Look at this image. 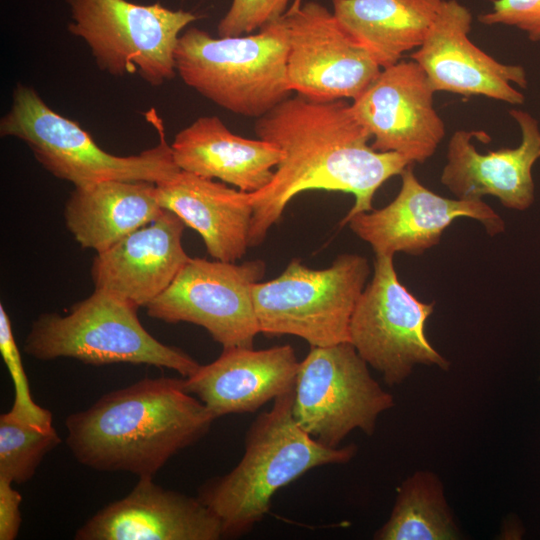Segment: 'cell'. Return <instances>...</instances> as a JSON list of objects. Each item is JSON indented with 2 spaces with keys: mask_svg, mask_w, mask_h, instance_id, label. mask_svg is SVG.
I'll return each instance as SVG.
<instances>
[{
  "mask_svg": "<svg viewBox=\"0 0 540 540\" xmlns=\"http://www.w3.org/2000/svg\"><path fill=\"white\" fill-rule=\"evenodd\" d=\"M259 139L274 143L282 157L272 180L247 193L252 206L249 247L258 246L299 193L325 190L350 193L355 202L342 220L373 209L376 191L412 163L396 152L368 145L370 133L345 99L314 101L289 96L256 119Z\"/></svg>",
  "mask_w": 540,
  "mask_h": 540,
  "instance_id": "cell-1",
  "label": "cell"
},
{
  "mask_svg": "<svg viewBox=\"0 0 540 540\" xmlns=\"http://www.w3.org/2000/svg\"><path fill=\"white\" fill-rule=\"evenodd\" d=\"M214 420L186 391L184 379L146 377L67 416L66 443L91 469L154 477L171 457L203 438Z\"/></svg>",
  "mask_w": 540,
  "mask_h": 540,
  "instance_id": "cell-2",
  "label": "cell"
},
{
  "mask_svg": "<svg viewBox=\"0 0 540 540\" xmlns=\"http://www.w3.org/2000/svg\"><path fill=\"white\" fill-rule=\"evenodd\" d=\"M294 389L274 399L272 408L251 423L239 463L207 480L198 499L221 523L223 538H238L269 512L273 495L307 471L345 464L357 446L328 447L298 426L292 415Z\"/></svg>",
  "mask_w": 540,
  "mask_h": 540,
  "instance_id": "cell-3",
  "label": "cell"
},
{
  "mask_svg": "<svg viewBox=\"0 0 540 540\" xmlns=\"http://www.w3.org/2000/svg\"><path fill=\"white\" fill-rule=\"evenodd\" d=\"M288 28L284 15L258 33L212 37L189 27L175 50L182 81L219 107L260 118L290 96Z\"/></svg>",
  "mask_w": 540,
  "mask_h": 540,
  "instance_id": "cell-4",
  "label": "cell"
},
{
  "mask_svg": "<svg viewBox=\"0 0 540 540\" xmlns=\"http://www.w3.org/2000/svg\"><path fill=\"white\" fill-rule=\"evenodd\" d=\"M147 118L159 143L137 155L117 156L103 150L78 122L54 111L31 86L18 83L9 110L0 119V135L23 141L39 164L75 187L108 180L162 182L180 169L167 143L162 120L154 110Z\"/></svg>",
  "mask_w": 540,
  "mask_h": 540,
  "instance_id": "cell-5",
  "label": "cell"
},
{
  "mask_svg": "<svg viewBox=\"0 0 540 540\" xmlns=\"http://www.w3.org/2000/svg\"><path fill=\"white\" fill-rule=\"evenodd\" d=\"M135 304L95 289L67 315L44 313L32 324L24 351L42 361L73 358L86 364H146L189 377L200 364L184 351L154 338Z\"/></svg>",
  "mask_w": 540,
  "mask_h": 540,
  "instance_id": "cell-6",
  "label": "cell"
},
{
  "mask_svg": "<svg viewBox=\"0 0 540 540\" xmlns=\"http://www.w3.org/2000/svg\"><path fill=\"white\" fill-rule=\"evenodd\" d=\"M369 275L368 260L358 254H340L323 269L293 259L278 277L253 287L260 333L297 336L311 346L349 341L351 316Z\"/></svg>",
  "mask_w": 540,
  "mask_h": 540,
  "instance_id": "cell-7",
  "label": "cell"
},
{
  "mask_svg": "<svg viewBox=\"0 0 540 540\" xmlns=\"http://www.w3.org/2000/svg\"><path fill=\"white\" fill-rule=\"evenodd\" d=\"M68 31L88 46L97 67L114 77L138 74L160 86L177 74L175 50L184 28L200 18L160 2L66 0Z\"/></svg>",
  "mask_w": 540,
  "mask_h": 540,
  "instance_id": "cell-8",
  "label": "cell"
},
{
  "mask_svg": "<svg viewBox=\"0 0 540 540\" xmlns=\"http://www.w3.org/2000/svg\"><path fill=\"white\" fill-rule=\"evenodd\" d=\"M393 406V396L373 379L349 341L311 346L299 362L292 415L323 445L338 447L354 429L372 435L379 415Z\"/></svg>",
  "mask_w": 540,
  "mask_h": 540,
  "instance_id": "cell-9",
  "label": "cell"
},
{
  "mask_svg": "<svg viewBox=\"0 0 540 540\" xmlns=\"http://www.w3.org/2000/svg\"><path fill=\"white\" fill-rule=\"evenodd\" d=\"M393 257L375 255L373 277L362 291L349 325V342L388 386L403 383L417 364L449 369L448 360L425 333L434 303L418 300L400 282Z\"/></svg>",
  "mask_w": 540,
  "mask_h": 540,
  "instance_id": "cell-10",
  "label": "cell"
},
{
  "mask_svg": "<svg viewBox=\"0 0 540 540\" xmlns=\"http://www.w3.org/2000/svg\"><path fill=\"white\" fill-rule=\"evenodd\" d=\"M265 274L261 260L242 264L191 258L170 286L145 308L167 323L203 327L223 348H253L260 333L253 287Z\"/></svg>",
  "mask_w": 540,
  "mask_h": 540,
  "instance_id": "cell-11",
  "label": "cell"
},
{
  "mask_svg": "<svg viewBox=\"0 0 540 540\" xmlns=\"http://www.w3.org/2000/svg\"><path fill=\"white\" fill-rule=\"evenodd\" d=\"M284 17L292 92L314 101L354 100L380 73L369 52L324 5L297 0Z\"/></svg>",
  "mask_w": 540,
  "mask_h": 540,
  "instance_id": "cell-12",
  "label": "cell"
},
{
  "mask_svg": "<svg viewBox=\"0 0 540 540\" xmlns=\"http://www.w3.org/2000/svg\"><path fill=\"white\" fill-rule=\"evenodd\" d=\"M434 90L414 60L382 68L353 100L351 109L370 133L371 147L396 152L413 163L433 156L445 135V125L434 108Z\"/></svg>",
  "mask_w": 540,
  "mask_h": 540,
  "instance_id": "cell-13",
  "label": "cell"
},
{
  "mask_svg": "<svg viewBox=\"0 0 540 540\" xmlns=\"http://www.w3.org/2000/svg\"><path fill=\"white\" fill-rule=\"evenodd\" d=\"M400 175L401 188L392 202L341 222L367 242L375 255H421L436 246L445 229L459 217L479 221L491 236L505 231L503 219L482 199L440 196L419 182L411 165Z\"/></svg>",
  "mask_w": 540,
  "mask_h": 540,
  "instance_id": "cell-14",
  "label": "cell"
},
{
  "mask_svg": "<svg viewBox=\"0 0 540 540\" xmlns=\"http://www.w3.org/2000/svg\"><path fill=\"white\" fill-rule=\"evenodd\" d=\"M472 14L457 0H444L423 43L411 54L434 90L463 96L482 95L512 105L524 103L513 87H527L522 66L503 64L469 38Z\"/></svg>",
  "mask_w": 540,
  "mask_h": 540,
  "instance_id": "cell-15",
  "label": "cell"
},
{
  "mask_svg": "<svg viewBox=\"0 0 540 540\" xmlns=\"http://www.w3.org/2000/svg\"><path fill=\"white\" fill-rule=\"evenodd\" d=\"M521 131V143L486 154L472 143L480 131H455L448 143L441 183L458 199H482L491 195L509 209L523 211L534 202L532 167L540 158V128L528 112L511 109Z\"/></svg>",
  "mask_w": 540,
  "mask_h": 540,
  "instance_id": "cell-16",
  "label": "cell"
},
{
  "mask_svg": "<svg viewBox=\"0 0 540 540\" xmlns=\"http://www.w3.org/2000/svg\"><path fill=\"white\" fill-rule=\"evenodd\" d=\"M76 540H218V518L198 497L165 489L140 477L125 497L93 515Z\"/></svg>",
  "mask_w": 540,
  "mask_h": 540,
  "instance_id": "cell-17",
  "label": "cell"
},
{
  "mask_svg": "<svg viewBox=\"0 0 540 540\" xmlns=\"http://www.w3.org/2000/svg\"><path fill=\"white\" fill-rule=\"evenodd\" d=\"M185 226L175 213L163 209L151 223L96 253L91 266L95 289L146 307L191 259L182 244Z\"/></svg>",
  "mask_w": 540,
  "mask_h": 540,
  "instance_id": "cell-18",
  "label": "cell"
},
{
  "mask_svg": "<svg viewBox=\"0 0 540 540\" xmlns=\"http://www.w3.org/2000/svg\"><path fill=\"white\" fill-rule=\"evenodd\" d=\"M299 361L291 345L255 350L223 348L221 355L184 379L213 417L255 412L294 389Z\"/></svg>",
  "mask_w": 540,
  "mask_h": 540,
  "instance_id": "cell-19",
  "label": "cell"
},
{
  "mask_svg": "<svg viewBox=\"0 0 540 540\" xmlns=\"http://www.w3.org/2000/svg\"><path fill=\"white\" fill-rule=\"evenodd\" d=\"M156 190L160 206L198 232L215 260L244 256L253 212L247 192L183 170L157 183Z\"/></svg>",
  "mask_w": 540,
  "mask_h": 540,
  "instance_id": "cell-20",
  "label": "cell"
},
{
  "mask_svg": "<svg viewBox=\"0 0 540 540\" xmlns=\"http://www.w3.org/2000/svg\"><path fill=\"white\" fill-rule=\"evenodd\" d=\"M170 146L180 170L219 179L247 193L268 185L282 157L274 143L236 135L217 116L198 117Z\"/></svg>",
  "mask_w": 540,
  "mask_h": 540,
  "instance_id": "cell-21",
  "label": "cell"
},
{
  "mask_svg": "<svg viewBox=\"0 0 540 540\" xmlns=\"http://www.w3.org/2000/svg\"><path fill=\"white\" fill-rule=\"evenodd\" d=\"M162 211L155 183L108 180L75 187L64 217L81 247L100 253L154 221Z\"/></svg>",
  "mask_w": 540,
  "mask_h": 540,
  "instance_id": "cell-22",
  "label": "cell"
},
{
  "mask_svg": "<svg viewBox=\"0 0 540 540\" xmlns=\"http://www.w3.org/2000/svg\"><path fill=\"white\" fill-rule=\"evenodd\" d=\"M444 0H332L333 14L381 68L423 43Z\"/></svg>",
  "mask_w": 540,
  "mask_h": 540,
  "instance_id": "cell-23",
  "label": "cell"
},
{
  "mask_svg": "<svg viewBox=\"0 0 540 540\" xmlns=\"http://www.w3.org/2000/svg\"><path fill=\"white\" fill-rule=\"evenodd\" d=\"M460 531L439 478L418 471L398 488L391 515L377 530V540H452Z\"/></svg>",
  "mask_w": 540,
  "mask_h": 540,
  "instance_id": "cell-24",
  "label": "cell"
},
{
  "mask_svg": "<svg viewBox=\"0 0 540 540\" xmlns=\"http://www.w3.org/2000/svg\"><path fill=\"white\" fill-rule=\"evenodd\" d=\"M56 429L20 421L8 412L0 416V477L25 483L44 457L59 443Z\"/></svg>",
  "mask_w": 540,
  "mask_h": 540,
  "instance_id": "cell-25",
  "label": "cell"
},
{
  "mask_svg": "<svg viewBox=\"0 0 540 540\" xmlns=\"http://www.w3.org/2000/svg\"><path fill=\"white\" fill-rule=\"evenodd\" d=\"M0 352L14 384V401L8 413L26 423L45 428L53 426L51 412L33 401L11 321L2 304L0 305Z\"/></svg>",
  "mask_w": 540,
  "mask_h": 540,
  "instance_id": "cell-26",
  "label": "cell"
},
{
  "mask_svg": "<svg viewBox=\"0 0 540 540\" xmlns=\"http://www.w3.org/2000/svg\"><path fill=\"white\" fill-rule=\"evenodd\" d=\"M290 0H232L217 25L219 37L251 34L281 18Z\"/></svg>",
  "mask_w": 540,
  "mask_h": 540,
  "instance_id": "cell-27",
  "label": "cell"
},
{
  "mask_svg": "<svg viewBox=\"0 0 540 540\" xmlns=\"http://www.w3.org/2000/svg\"><path fill=\"white\" fill-rule=\"evenodd\" d=\"M486 25L513 26L529 40L540 41V0H495L490 12L478 17Z\"/></svg>",
  "mask_w": 540,
  "mask_h": 540,
  "instance_id": "cell-28",
  "label": "cell"
},
{
  "mask_svg": "<svg viewBox=\"0 0 540 540\" xmlns=\"http://www.w3.org/2000/svg\"><path fill=\"white\" fill-rule=\"evenodd\" d=\"M12 482L0 477V540H14L20 530L22 496Z\"/></svg>",
  "mask_w": 540,
  "mask_h": 540,
  "instance_id": "cell-29",
  "label": "cell"
},
{
  "mask_svg": "<svg viewBox=\"0 0 540 540\" xmlns=\"http://www.w3.org/2000/svg\"><path fill=\"white\" fill-rule=\"evenodd\" d=\"M539 380H540V374H539Z\"/></svg>",
  "mask_w": 540,
  "mask_h": 540,
  "instance_id": "cell-30",
  "label": "cell"
}]
</instances>
